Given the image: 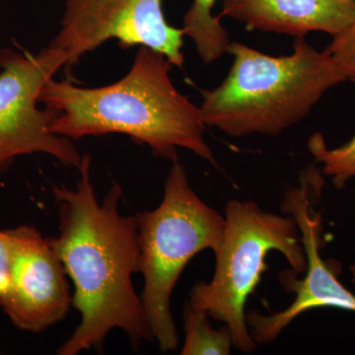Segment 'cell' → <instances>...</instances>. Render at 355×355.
<instances>
[{
    "label": "cell",
    "instance_id": "1",
    "mask_svg": "<svg viewBox=\"0 0 355 355\" xmlns=\"http://www.w3.org/2000/svg\"><path fill=\"white\" fill-rule=\"evenodd\" d=\"M90 167V155L84 154L76 188L51 187L60 225L58 235L48 241L73 282L72 305L81 314L76 330L58 347L60 355L103 352L105 338L114 329L125 333L133 350L153 340L141 297L132 284L139 266L137 216H121L119 184L98 202Z\"/></svg>",
    "mask_w": 355,
    "mask_h": 355
},
{
    "label": "cell",
    "instance_id": "2",
    "mask_svg": "<svg viewBox=\"0 0 355 355\" xmlns=\"http://www.w3.org/2000/svg\"><path fill=\"white\" fill-rule=\"evenodd\" d=\"M172 67L162 53L140 46L130 71L116 83L88 88L51 78L39 102L55 113L51 132L67 139L121 133L173 163L182 147L216 165L202 111L174 85Z\"/></svg>",
    "mask_w": 355,
    "mask_h": 355
},
{
    "label": "cell",
    "instance_id": "3",
    "mask_svg": "<svg viewBox=\"0 0 355 355\" xmlns=\"http://www.w3.org/2000/svg\"><path fill=\"white\" fill-rule=\"evenodd\" d=\"M233 64L220 85L203 90L207 127L232 137L279 135L310 114L324 93L347 81L327 51L296 38L293 53L272 57L231 42Z\"/></svg>",
    "mask_w": 355,
    "mask_h": 355
},
{
    "label": "cell",
    "instance_id": "4",
    "mask_svg": "<svg viewBox=\"0 0 355 355\" xmlns=\"http://www.w3.org/2000/svg\"><path fill=\"white\" fill-rule=\"evenodd\" d=\"M139 272L144 277L141 300L153 340L161 352L177 349L171 296L184 266L203 250L216 252L225 219L191 188L184 166L173 163L164 196L155 209L137 214Z\"/></svg>",
    "mask_w": 355,
    "mask_h": 355
},
{
    "label": "cell",
    "instance_id": "5",
    "mask_svg": "<svg viewBox=\"0 0 355 355\" xmlns=\"http://www.w3.org/2000/svg\"><path fill=\"white\" fill-rule=\"evenodd\" d=\"M224 219L223 236L214 252L216 272L211 282L193 286L190 302L223 322L238 349L253 352L257 343L248 328L245 306L268 270L266 254L279 251L292 270L304 272V248L291 216L266 212L254 202L230 200Z\"/></svg>",
    "mask_w": 355,
    "mask_h": 355
},
{
    "label": "cell",
    "instance_id": "6",
    "mask_svg": "<svg viewBox=\"0 0 355 355\" xmlns=\"http://www.w3.org/2000/svg\"><path fill=\"white\" fill-rule=\"evenodd\" d=\"M67 57L58 49L37 55L0 49V174L23 155L44 153L65 166L78 168L83 155L71 139L51 130L55 113L39 108V97L49 80L64 69Z\"/></svg>",
    "mask_w": 355,
    "mask_h": 355
},
{
    "label": "cell",
    "instance_id": "7",
    "mask_svg": "<svg viewBox=\"0 0 355 355\" xmlns=\"http://www.w3.org/2000/svg\"><path fill=\"white\" fill-rule=\"evenodd\" d=\"M323 187L322 173L311 165L301 173L298 186L286 191L282 211L295 221L301 232L299 236L307 263L306 275L300 279L294 270L280 275L284 289L295 293L293 302L286 310L270 316L257 312L246 315L248 328L256 343L272 342L295 318L315 308H338L355 313V294L338 279L340 263L324 261L321 256L323 224L315 205L321 198Z\"/></svg>",
    "mask_w": 355,
    "mask_h": 355
},
{
    "label": "cell",
    "instance_id": "8",
    "mask_svg": "<svg viewBox=\"0 0 355 355\" xmlns=\"http://www.w3.org/2000/svg\"><path fill=\"white\" fill-rule=\"evenodd\" d=\"M163 0H67L60 29L49 46L64 51L69 76L86 53L110 40L121 48L146 46L183 67L184 30L166 20Z\"/></svg>",
    "mask_w": 355,
    "mask_h": 355
},
{
    "label": "cell",
    "instance_id": "9",
    "mask_svg": "<svg viewBox=\"0 0 355 355\" xmlns=\"http://www.w3.org/2000/svg\"><path fill=\"white\" fill-rule=\"evenodd\" d=\"M9 252V292L3 312L19 330L41 333L69 312L67 272L48 239L32 225L3 231Z\"/></svg>",
    "mask_w": 355,
    "mask_h": 355
},
{
    "label": "cell",
    "instance_id": "10",
    "mask_svg": "<svg viewBox=\"0 0 355 355\" xmlns=\"http://www.w3.org/2000/svg\"><path fill=\"white\" fill-rule=\"evenodd\" d=\"M227 16L249 30L304 38L311 32L335 37L355 21L352 0H224L219 18Z\"/></svg>",
    "mask_w": 355,
    "mask_h": 355
},
{
    "label": "cell",
    "instance_id": "11",
    "mask_svg": "<svg viewBox=\"0 0 355 355\" xmlns=\"http://www.w3.org/2000/svg\"><path fill=\"white\" fill-rule=\"evenodd\" d=\"M218 0H193L184 15V36L195 44L196 50L205 64H209L227 53L230 40L218 16L212 9Z\"/></svg>",
    "mask_w": 355,
    "mask_h": 355
},
{
    "label": "cell",
    "instance_id": "12",
    "mask_svg": "<svg viewBox=\"0 0 355 355\" xmlns=\"http://www.w3.org/2000/svg\"><path fill=\"white\" fill-rule=\"evenodd\" d=\"M209 313L190 301L184 307L186 333L182 355H228L233 345L232 334L227 326L216 330L209 323Z\"/></svg>",
    "mask_w": 355,
    "mask_h": 355
},
{
    "label": "cell",
    "instance_id": "13",
    "mask_svg": "<svg viewBox=\"0 0 355 355\" xmlns=\"http://www.w3.org/2000/svg\"><path fill=\"white\" fill-rule=\"evenodd\" d=\"M308 149L317 162L323 164V174L331 178L338 190L349 180H355V135L347 144L330 149L323 135L317 132L308 140Z\"/></svg>",
    "mask_w": 355,
    "mask_h": 355
},
{
    "label": "cell",
    "instance_id": "14",
    "mask_svg": "<svg viewBox=\"0 0 355 355\" xmlns=\"http://www.w3.org/2000/svg\"><path fill=\"white\" fill-rule=\"evenodd\" d=\"M327 51L347 80L355 83V21L345 31L334 37Z\"/></svg>",
    "mask_w": 355,
    "mask_h": 355
},
{
    "label": "cell",
    "instance_id": "15",
    "mask_svg": "<svg viewBox=\"0 0 355 355\" xmlns=\"http://www.w3.org/2000/svg\"><path fill=\"white\" fill-rule=\"evenodd\" d=\"M9 252L3 231H0V308L6 307L9 292Z\"/></svg>",
    "mask_w": 355,
    "mask_h": 355
},
{
    "label": "cell",
    "instance_id": "16",
    "mask_svg": "<svg viewBox=\"0 0 355 355\" xmlns=\"http://www.w3.org/2000/svg\"><path fill=\"white\" fill-rule=\"evenodd\" d=\"M350 272L352 275V284H355V265L350 266Z\"/></svg>",
    "mask_w": 355,
    "mask_h": 355
},
{
    "label": "cell",
    "instance_id": "17",
    "mask_svg": "<svg viewBox=\"0 0 355 355\" xmlns=\"http://www.w3.org/2000/svg\"><path fill=\"white\" fill-rule=\"evenodd\" d=\"M352 1H354V2H355V0H352Z\"/></svg>",
    "mask_w": 355,
    "mask_h": 355
}]
</instances>
